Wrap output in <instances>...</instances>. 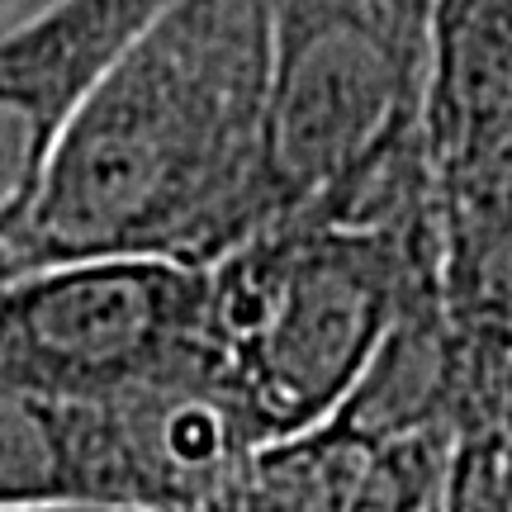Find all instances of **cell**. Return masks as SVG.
Wrapping results in <instances>:
<instances>
[{"instance_id":"1","label":"cell","mask_w":512,"mask_h":512,"mask_svg":"<svg viewBox=\"0 0 512 512\" xmlns=\"http://www.w3.org/2000/svg\"><path fill=\"white\" fill-rule=\"evenodd\" d=\"M271 5L171 0L81 100L15 275L67 261L214 266L271 228Z\"/></svg>"},{"instance_id":"2","label":"cell","mask_w":512,"mask_h":512,"mask_svg":"<svg viewBox=\"0 0 512 512\" xmlns=\"http://www.w3.org/2000/svg\"><path fill=\"white\" fill-rule=\"evenodd\" d=\"M422 294H441L437 214L408 228L280 219L204 266V347L256 446L318 432Z\"/></svg>"},{"instance_id":"3","label":"cell","mask_w":512,"mask_h":512,"mask_svg":"<svg viewBox=\"0 0 512 512\" xmlns=\"http://www.w3.org/2000/svg\"><path fill=\"white\" fill-rule=\"evenodd\" d=\"M275 219L408 228L437 214L422 133L432 0H266Z\"/></svg>"},{"instance_id":"4","label":"cell","mask_w":512,"mask_h":512,"mask_svg":"<svg viewBox=\"0 0 512 512\" xmlns=\"http://www.w3.org/2000/svg\"><path fill=\"white\" fill-rule=\"evenodd\" d=\"M209 361L195 266L110 256L0 280V389L119 403Z\"/></svg>"},{"instance_id":"5","label":"cell","mask_w":512,"mask_h":512,"mask_svg":"<svg viewBox=\"0 0 512 512\" xmlns=\"http://www.w3.org/2000/svg\"><path fill=\"white\" fill-rule=\"evenodd\" d=\"M171 0H43L0 24V280H10L43 181L81 100Z\"/></svg>"},{"instance_id":"6","label":"cell","mask_w":512,"mask_h":512,"mask_svg":"<svg viewBox=\"0 0 512 512\" xmlns=\"http://www.w3.org/2000/svg\"><path fill=\"white\" fill-rule=\"evenodd\" d=\"M24 503L162 512L119 403H53L0 389V508Z\"/></svg>"},{"instance_id":"7","label":"cell","mask_w":512,"mask_h":512,"mask_svg":"<svg viewBox=\"0 0 512 512\" xmlns=\"http://www.w3.org/2000/svg\"><path fill=\"white\" fill-rule=\"evenodd\" d=\"M512 128V0H432L422 133L432 176Z\"/></svg>"},{"instance_id":"8","label":"cell","mask_w":512,"mask_h":512,"mask_svg":"<svg viewBox=\"0 0 512 512\" xmlns=\"http://www.w3.org/2000/svg\"><path fill=\"white\" fill-rule=\"evenodd\" d=\"M422 427H456V328L441 294H422L394 318L342 408L323 422L328 437L356 451Z\"/></svg>"},{"instance_id":"9","label":"cell","mask_w":512,"mask_h":512,"mask_svg":"<svg viewBox=\"0 0 512 512\" xmlns=\"http://www.w3.org/2000/svg\"><path fill=\"white\" fill-rule=\"evenodd\" d=\"M437 238L451 318L512 309V128L437 171Z\"/></svg>"},{"instance_id":"10","label":"cell","mask_w":512,"mask_h":512,"mask_svg":"<svg viewBox=\"0 0 512 512\" xmlns=\"http://www.w3.org/2000/svg\"><path fill=\"white\" fill-rule=\"evenodd\" d=\"M456 427H422L361 451L342 512H432L456 456Z\"/></svg>"},{"instance_id":"11","label":"cell","mask_w":512,"mask_h":512,"mask_svg":"<svg viewBox=\"0 0 512 512\" xmlns=\"http://www.w3.org/2000/svg\"><path fill=\"white\" fill-rule=\"evenodd\" d=\"M0 512H152V508H119V503H24Z\"/></svg>"},{"instance_id":"12","label":"cell","mask_w":512,"mask_h":512,"mask_svg":"<svg viewBox=\"0 0 512 512\" xmlns=\"http://www.w3.org/2000/svg\"><path fill=\"white\" fill-rule=\"evenodd\" d=\"M200 512H242L238 508V489H233V494H223V498H214V503H209V508H200Z\"/></svg>"},{"instance_id":"13","label":"cell","mask_w":512,"mask_h":512,"mask_svg":"<svg viewBox=\"0 0 512 512\" xmlns=\"http://www.w3.org/2000/svg\"><path fill=\"white\" fill-rule=\"evenodd\" d=\"M503 456H508V475H512V432H503Z\"/></svg>"}]
</instances>
